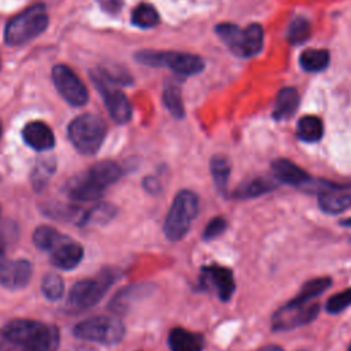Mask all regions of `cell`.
<instances>
[{
    "label": "cell",
    "mask_w": 351,
    "mask_h": 351,
    "mask_svg": "<svg viewBox=\"0 0 351 351\" xmlns=\"http://www.w3.org/2000/svg\"><path fill=\"white\" fill-rule=\"evenodd\" d=\"M1 335L21 351H53L59 344L56 326L26 318L8 321L3 326Z\"/></svg>",
    "instance_id": "1"
},
{
    "label": "cell",
    "mask_w": 351,
    "mask_h": 351,
    "mask_svg": "<svg viewBox=\"0 0 351 351\" xmlns=\"http://www.w3.org/2000/svg\"><path fill=\"white\" fill-rule=\"evenodd\" d=\"M122 169L111 160H101L92 165L86 171L74 176L66 185V192L75 202H95L104 191L117 182Z\"/></svg>",
    "instance_id": "2"
},
{
    "label": "cell",
    "mask_w": 351,
    "mask_h": 351,
    "mask_svg": "<svg viewBox=\"0 0 351 351\" xmlns=\"http://www.w3.org/2000/svg\"><path fill=\"white\" fill-rule=\"evenodd\" d=\"M45 5L34 4L11 18L4 30V40L8 45L25 44L40 36L48 26Z\"/></svg>",
    "instance_id": "3"
},
{
    "label": "cell",
    "mask_w": 351,
    "mask_h": 351,
    "mask_svg": "<svg viewBox=\"0 0 351 351\" xmlns=\"http://www.w3.org/2000/svg\"><path fill=\"white\" fill-rule=\"evenodd\" d=\"M197 211H199L197 195L188 189L180 191L176 195L165 219L163 230L166 237L171 241L181 240L186 234L192 221L196 218Z\"/></svg>",
    "instance_id": "4"
},
{
    "label": "cell",
    "mask_w": 351,
    "mask_h": 351,
    "mask_svg": "<svg viewBox=\"0 0 351 351\" xmlns=\"http://www.w3.org/2000/svg\"><path fill=\"white\" fill-rule=\"evenodd\" d=\"M106 130V123L100 117L95 114H82L70 122L67 134L73 145L81 154L93 155L99 151Z\"/></svg>",
    "instance_id": "5"
},
{
    "label": "cell",
    "mask_w": 351,
    "mask_h": 351,
    "mask_svg": "<svg viewBox=\"0 0 351 351\" xmlns=\"http://www.w3.org/2000/svg\"><path fill=\"white\" fill-rule=\"evenodd\" d=\"M136 60L151 67H167L181 75H195L204 69L200 56L186 52L144 49L136 53Z\"/></svg>",
    "instance_id": "6"
},
{
    "label": "cell",
    "mask_w": 351,
    "mask_h": 351,
    "mask_svg": "<svg viewBox=\"0 0 351 351\" xmlns=\"http://www.w3.org/2000/svg\"><path fill=\"white\" fill-rule=\"evenodd\" d=\"M73 333L75 337L82 340L111 346L122 340L125 328L123 324L115 317L99 315L77 324L73 329Z\"/></svg>",
    "instance_id": "7"
},
{
    "label": "cell",
    "mask_w": 351,
    "mask_h": 351,
    "mask_svg": "<svg viewBox=\"0 0 351 351\" xmlns=\"http://www.w3.org/2000/svg\"><path fill=\"white\" fill-rule=\"evenodd\" d=\"M115 281L112 270H103L95 278H85L75 282L69 292V306L75 310H84L95 306L111 284Z\"/></svg>",
    "instance_id": "8"
},
{
    "label": "cell",
    "mask_w": 351,
    "mask_h": 351,
    "mask_svg": "<svg viewBox=\"0 0 351 351\" xmlns=\"http://www.w3.org/2000/svg\"><path fill=\"white\" fill-rule=\"evenodd\" d=\"M319 306L314 302H296L291 299L271 317L274 330H289L311 322L318 315Z\"/></svg>",
    "instance_id": "9"
},
{
    "label": "cell",
    "mask_w": 351,
    "mask_h": 351,
    "mask_svg": "<svg viewBox=\"0 0 351 351\" xmlns=\"http://www.w3.org/2000/svg\"><path fill=\"white\" fill-rule=\"evenodd\" d=\"M92 80L100 92L103 101L108 110V114L117 123H126L132 118V106L126 97V95L111 85L110 81H107L100 71L92 73Z\"/></svg>",
    "instance_id": "10"
},
{
    "label": "cell",
    "mask_w": 351,
    "mask_h": 351,
    "mask_svg": "<svg viewBox=\"0 0 351 351\" xmlns=\"http://www.w3.org/2000/svg\"><path fill=\"white\" fill-rule=\"evenodd\" d=\"M52 81L60 96L71 106H84L88 101V90L80 77L66 64L52 69Z\"/></svg>",
    "instance_id": "11"
},
{
    "label": "cell",
    "mask_w": 351,
    "mask_h": 351,
    "mask_svg": "<svg viewBox=\"0 0 351 351\" xmlns=\"http://www.w3.org/2000/svg\"><path fill=\"white\" fill-rule=\"evenodd\" d=\"M200 282L207 288H214L222 302H228L230 299L236 287L232 270L217 265L202 267Z\"/></svg>",
    "instance_id": "12"
},
{
    "label": "cell",
    "mask_w": 351,
    "mask_h": 351,
    "mask_svg": "<svg viewBox=\"0 0 351 351\" xmlns=\"http://www.w3.org/2000/svg\"><path fill=\"white\" fill-rule=\"evenodd\" d=\"M32 277V265L25 259L0 261V285L7 289H21Z\"/></svg>",
    "instance_id": "13"
},
{
    "label": "cell",
    "mask_w": 351,
    "mask_h": 351,
    "mask_svg": "<svg viewBox=\"0 0 351 351\" xmlns=\"http://www.w3.org/2000/svg\"><path fill=\"white\" fill-rule=\"evenodd\" d=\"M23 141L36 151H47L55 145V136L51 128L41 121H32L22 130Z\"/></svg>",
    "instance_id": "14"
},
{
    "label": "cell",
    "mask_w": 351,
    "mask_h": 351,
    "mask_svg": "<svg viewBox=\"0 0 351 351\" xmlns=\"http://www.w3.org/2000/svg\"><path fill=\"white\" fill-rule=\"evenodd\" d=\"M51 252V263L62 270L74 269L84 256L82 247L69 237L58 244Z\"/></svg>",
    "instance_id": "15"
},
{
    "label": "cell",
    "mask_w": 351,
    "mask_h": 351,
    "mask_svg": "<svg viewBox=\"0 0 351 351\" xmlns=\"http://www.w3.org/2000/svg\"><path fill=\"white\" fill-rule=\"evenodd\" d=\"M263 47V29L258 23H251L241 30L239 43L233 53L239 56H255L262 51Z\"/></svg>",
    "instance_id": "16"
},
{
    "label": "cell",
    "mask_w": 351,
    "mask_h": 351,
    "mask_svg": "<svg viewBox=\"0 0 351 351\" xmlns=\"http://www.w3.org/2000/svg\"><path fill=\"white\" fill-rule=\"evenodd\" d=\"M271 170L278 182L288 185L302 186L310 178L302 167L288 159H276L271 163Z\"/></svg>",
    "instance_id": "17"
},
{
    "label": "cell",
    "mask_w": 351,
    "mask_h": 351,
    "mask_svg": "<svg viewBox=\"0 0 351 351\" xmlns=\"http://www.w3.org/2000/svg\"><path fill=\"white\" fill-rule=\"evenodd\" d=\"M169 348L170 351H202L204 337L184 328H173L169 333Z\"/></svg>",
    "instance_id": "18"
},
{
    "label": "cell",
    "mask_w": 351,
    "mask_h": 351,
    "mask_svg": "<svg viewBox=\"0 0 351 351\" xmlns=\"http://www.w3.org/2000/svg\"><path fill=\"white\" fill-rule=\"evenodd\" d=\"M318 206L326 214H339L351 208V192L341 189H333L318 196Z\"/></svg>",
    "instance_id": "19"
},
{
    "label": "cell",
    "mask_w": 351,
    "mask_h": 351,
    "mask_svg": "<svg viewBox=\"0 0 351 351\" xmlns=\"http://www.w3.org/2000/svg\"><path fill=\"white\" fill-rule=\"evenodd\" d=\"M299 107V93L295 88H282L276 97L273 107V118L277 121L289 119Z\"/></svg>",
    "instance_id": "20"
},
{
    "label": "cell",
    "mask_w": 351,
    "mask_h": 351,
    "mask_svg": "<svg viewBox=\"0 0 351 351\" xmlns=\"http://www.w3.org/2000/svg\"><path fill=\"white\" fill-rule=\"evenodd\" d=\"M277 184L267 177H255L241 182L233 192V197L236 199H252L273 191Z\"/></svg>",
    "instance_id": "21"
},
{
    "label": "cell",
    "mask_w": 351,
    "mask_h": 351,
    "mask_svg": "<svg viewBox=\"0 0 351 351\" xmlns=\"http://www.w3.org/2000/svg\"><path fill=\"white\" fill-rule=\"evenodd\" d=\"M298 137L304 143H317L322 138L324 125L322 121L315 115L302 117L296 126Z\"/></svg>",
    "instance_id": "22"
},
{
    "label": "cell",
    "mask_w": 351,
    "mask_h": 351,
    "mask_svg": "<svg viewBox=\"0 0 351 351\" xmlns=\"http://www.w3.org/2000/svg\"><path fill=\"white\" fill-rule=\"evenodd\" d=\"M210 170L217 191L223 195L228 189L230 176V162L225 155H214L210 162Z\"/></svg>",
    "instance_id": "23"
},
{
    "label": "cell",
    "mask_w": 351,
    "mask_h": 351,
    "mask_svg": "<svg viewBox=\"0 0 351 351\" xmlns=\"http://www.w3.org/2000/svg\"><path fill=\"white\" fill-rule=\"evenodd\" d=\"M66 239H67V236L62 234L55 228H51L47 225H41V226L36 228V230L33 232L34 244L40 250H44V251H52L58 244H60Z\"/></svg>",
    "instance_id": "24"
},
{
    "label": "cell",
    "mask_w": 351,
    "mask_h": 351,
    "mask_svg": "<svg viewBox=\"0 0 351 351\" xmlns=\"http://www.w3.org/2000/svg\"><path fill=\"white\" fill-rule=\"evenodd\" d=\"M299 62L306 71H321L329 64V52L326 49L308 48L302 52Z\"/></svg>",
    "instance_id": "25"
},
{
    "label": "cell",
    "mask_w": 351,
    "mask_h": 351,
    "mask_svg": "<svg viewBox=\"0 0 351 351\" xmlns=\"http://www.w3.org/2000/svg\"><path fill=\"white\" fill-rule=\"evenodd\" d=\"M159 22V14L156 8L148 3L138 4L132 12V23L141 29H149Z\"/></svg>",
    "instance_id": "26"
},
{
    "label": "cell",
    "mask_w": 351,
    "mask_h": 351,
    "mask_svg": "<svg viewBox=\"0 0 351 351\" xmlns=\"http://www.w3.org/2000/svg\"><path fill=\"white\" fill-rule=\"evenodd\" d=\"M332 281L329 277H318L308 280L303 284L299 293L293 298L296 302H313L317 296H319L325 289L330 287Z\"/></svg>",
    "instance_id": "27"
},
{
    "label": "cell",
    "mask_w": 351,
    "mask_h": 351,
    "mask_svg": "<svg viewBox=\"0 0 351 351\" xmlns=\"http://www.w3.org/2000/svg\"><path fill=\"white\" fill-rule=\"evenodd\" d=\"M310 34H311L310 22L303 16H298V18H293L288 26L287 40L289 44L298 45L304 43L310 37Z\"/></svg>",
    "instance_id": "28"
},
{
    "label": "cell",
    "mask_w": 351,
    "mask_h": 351,
    "mask_svg": "<svg viewBox=\"0 0 351 351\" xmlns=\"http://www.w3.org/2000/svg\"><path fill=\"white\" fill-rule=\"evenodd\" d=\"M144 293H147V288L144 285H136V287H129L126 289H122V292H119L111 303V308L114 311H121L129 307V304L132 303L130 300L138 299L140 296H143Z\"/></svg>",
    "instance_id": "29"
},
{
    "label": "cell",
    "mask_w": 351,
    "mask_h": 351,
    "mask_svg": "<svg viewBox=\"0 0 351 351\" xmlns=\"http://www.w3.org/2000/svg\"><path fill=\"white\" fill-rule=\"evenodd\" d=\"M163 104L166 106V108L170 111V114L180 119L184 118V103H182V97H181V92L178 88L176 86H167L163 92Z\"/></svg>",
    "instance_id": "30"
},
{
    "label": "cell",
    "mask_w": 351,
    "mask_h": 351,
    "mask_svg": "<svg viewBox=\"0 0 351 351\" xmlns=\"http://www.w3.org/2000/svg\"><path fill=\"white\" fill-rule=\"evenodd\" d=\"M41 291L43 295L49 300H58L64 291L63 280L56 273H48L43 277L41 281Z\"/></svg>",
    "instance_id": "31"
},
{
    "label": "cell",
    "mask_w": 351,
    "mask_h": 351,
    "mask_svg": "<svg viewBox=\"0 0 351 351\" xmlns=\"http://www.w3.org/2000/svg\"><path fill=\"white\" fill-rule=\"evenodd\" d=\"M215 32L218 34V37L230 48V51L233 52V49L237 45L241 29L233 23H219L215 27Z\"/></svg>",
    "instance_id": "32"
},
{
    "label": "cell",
    "mask_w": 351,
    "mask_h": 351,
    "mask_svg": "<svg viewBox=\"0 0 351 351\" xmlns=\"http://www.w3.org/2000/svg\"><path fill=\"white\" fill-rule=\"evenodd\" d=\"M350 306H351V288H347L330 296L325 304V310L329 314H337Z\"/></svg>",
    "instance_id": "33"
},
{
    "label": "cell",
    "mask_w": 351,
    "mask_h": 351,
    "mask_svg": "<svg viewBox=\"0 0 351 351\" xmlns=\"http://www.w3.org/2000/svg\"><path fill=\"white\" fill-rule=\"evenodd\" d=\"M53 163L51 160H44L40 165L36 166L33 174H32V184L34 188L40 189L44 186V184L47 182V180L51 177V174L53 173Z\"/></svg>",
    "instance_id": "34"
},
{
    "label": "cell",
    "mask_w": 351,
    "mask_h": 351,
    "mask_svg": "<svg viewBox=\"0 0 351 351\" xmlns=\"http://www.w3.org/2000/svg\"><path fill=\"white\" fill-rule=\"evenodd\" d=\"M226 229V221L222 217H214L213 219L208 221V223L206 225L202 237L204 240H213L215 237H218L223 230Z\"/></svg>",
    "instance_id": "35"
},
{
    "label": "cell",
    "mask_w": 351,
    "mask_h": 351,
    "mask_svg": "<svg viewBox=\"0 0 351 351\" xmlns=\"http://www.w3.org/2000/svg\"><path fill=\"white\" fill-rule=\"evenodd\" d=\"M144 186H145V189H147L148 192H151V193H158V192L160 191V184H159V181H158L156 178H154V177L145 178V180H144Z\"/></svg>",
    "instance_id": "36"
},
{
    "label": "cell",
    "mask_w": 351,
    "mask_h": 351,
    "mask_svg": "<svg viewBox=\"0 0 351 351\" xmlns=\"http://www.w3.org/2000/svg\"><path fill=\"white\" fill-rule=\"evenodd\" d=\"M121 1L119 0H106L104 3H103V7L106 8V10H108V11H117L119 7H121Z\"/></svg>",
    "instance_id": "37"
},
{
    "label": "cell",
    "mask_w": 351,
    "mask_h": 351,
    "mask_svg": "<svg viewBox=\"0 0 351 351\" xmlns=\"http://www.w3.org/2000/svg\"><path fill=\"white\" fill-rule=\"evenodd\" d=\"M0 351H15V346L11 344L10 341L4 340V341L0 344Z\"/></svg>",
    "instance_id": "38"
},
{
    "label": "cell",
    "mask_w": 351,
    "mask_h": 351,
    "mask_svg": "<svg viewBox=\"0 0 351 351\" xmlns=\"http://www.w3.org/2000/svg\"><path fill=\"white\" fill-rule=\"evenodd\" d=\"M258 351H284L282 347L280 346H276V344H269V346H265L262 348H259Z\"/></svg>",
    "instance_id": "39"
},
{
    "label": "cell",
    "mask_w": 351,
    "mask_h": 351,
    "mask_svg": "<svg viewBox=\"0 0 351 351\" xmlns=\"http://www.w3.org/2000/svg\"><path fill=\"white\" fill-rule=\"evenodd\" d=\"M341 226H347V228H351V217L350 218H346V219H341L339 222Z\"/></svg>",
    "instance_id": "40"
},
{
    "label": "cell",
    "mask_w": 351,
    "mask_h": 351,
    "mask_svg": "<svg viewBox=\"0 0 351 351\" xmlns=\"http://www.w3.org/2000/svg\"><path fill=\"white\" fill-rule=\"evenodd\" d=\"M3 252H4V244H3V241L0 240V256L3 255Z\"/></svg>",
    "instance_id": "41"
},
{
    "label": "cell",
    "mask_w": 351,
    "mask_h": 351,
    "mask_svg": "<svg viewBox=\"0 0 351 351\" xmlns=\"http://www.w3.org/2000/svg\"><path fill=\"white\" fill-rule=\"evenodd\" d=\"M0 137H1V122H0Z\"/></svg>",
    "instance_id": "42"
},
{
    "label": "cell",
    "mask_w": 351,
    "mask_h": 351,
    "mask_svg": "<svg viewBox=\"0 0 351 351\" xmlns=\"http://www.w3.org/2000/svg\"><path fill=\"white\" fill-rule=\"evenodd\" d=\"M347 351H351V344H350V347H348V350Z\"/></svg>",
    "instance_id": "43"
},
{
    "label": "cell",
    "mask_w": 351,
    "mask_h": 351,
    "mask_svg": "<svg viewBox=\"0 0 351 351\" xmlns=\"http://www.w3.org/2000/svg\"><path fill=\"white\" fill-rule=\"evenodd\" d=\"M350 243H351V239H350Z\"/></svg>",
    "instance_id": "44"
}]
</instances>
